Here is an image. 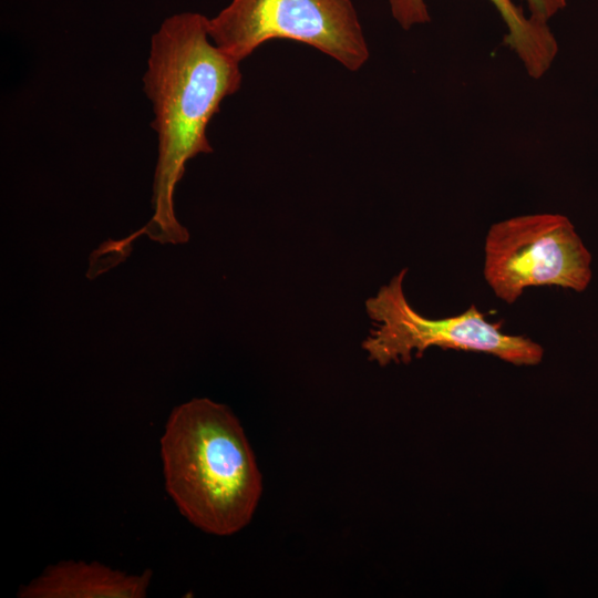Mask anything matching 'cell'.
Here are the masks:
<instances>
[{
    "instance_id": "3957f363",
    "label": "cell",
    "mask_w": 598,
    "mask_h": 598,
    "mask_svg": "<svg viewBox=\"0 0 598 598\" xmlns=\"http://www.w3.org/2000/svg\"><path fill=\"white\" fill-rule=\"evenodd\" d=\"M405 275L406 269L401 270L365 301L375 326L362 343L369 360L380 365L409 363L431 347L488 353L515 365H536L543 360L539 343L502 332L474 305L443 319L420 315L404 295Z\"/></svg>"
},
{
    "instance_id": "ba28073f",
    "label": "cell",
    "mask_w": 598,
    "mask_h": 598,
    "mask_svg": "<svg viewBox=\"0 0 598 598\" xmlns=\"http://www.w3.org/2000/svg\"><path fill=\"white\" fill-rule=\"evenodd\" d=\"M529 17L548 24V21L567 6V0H526Z\"/></svg>"
},
{
    "instance_id": "5b68a950",
    "label": "cell",
    "mask_w": 598,
    "mask_h": 598,
    "mask_svg": "<svg viewBox=\"0 0 598 598\" xmlns=\"http://www.w3.org/2000/svg\"><path fill=\"white\" fill-rule=\"evenodd\" d=\"M592 256L570 219L539 213L495 223L484 246V277L495 296L514 303L528 287L585 291Z\"/></svg>"
},
{
    "instance_id": "6da1fadb",
    "label": "cell",
    "mask_w": 598,
    "mask_h": 598,
    "mask_svg": "<svg viewBox=\"0 0 598 598\" xmlns=\"http://www.w3.org/2000/svg\"><path fill=\"white\" fill-rule=\"evenodd\" d=\"M239 62L208 34V18L196 12L171 16L153 34L144 91L153 104L152 127L158 137L152 219L120 240L107 239L103 251L115 262L130 256L132 243L145 234L159 244L189 239L174 213V190L185 164L213 152L206 130L225 97L241 85Z\"/></svg>"
},
{
    "instance_id": "277c9868",
    "label": "cell",
    "mask_w": 598,
    "mask_h": 598,
    "mask_svg": "<svg viewBox=\"0 0 598 598\" xmlns=\"http://www.w3.org/2000/svg\"><path fill=\"white\" fill-rule=\"evenodd\" d=\"M208 34L238 62L275 39L313 47L350 71L370 56L351 0H233L208 19Z\"/></svg>"
},
{
    "instance_id": "8992f818",
    "label": "cell",
    "mask_w": 598,
    "mask_h": 598,
    "mask_svg": "<svg viewBox=\"0 0 598 598\" xmlns=\"http://www.w3.org/2000/svg\"><path fill=\"white\" fill-rule=\"evenodd\" d=\"M152 570L128 575L97 561L63 560L18 590L19 598H144Z\"/></svg>"
},
{
    "instance_id": "52a82bcc",
    "label": "cell",
    "mask_w": 598,
    "mask_h": 598,
    "mask_svg": "<svg viewBox=\"0 0 598 598\" xmlns=\"http://www.w3.org/2000/svg\"><path fill=\"white\" fill-rule=\"evenodd\" d=\"M505 27L504 42L517 55L527 74L540 79L558 53V43L546 23H540L515 4L513 0H489ZM391 14L404 30L431 21L424 0H389Z\"/></svg>"
},
{
    "instance_id": "7a4b0ae2",
    "label": "cell",
    "mask_w": 598,
    "mask_h": 598,
    "mask_svg": "<svg viewBox=\"0 0 598 598\" xmlns=\"http://www.w3.org/2000/svg\"><path fill=\"white\" fill-rule=\"evenodd\" d=\"M165 489L195 527L229 536L251 520L262 476L233 411L195 398L171 412L161 437Z\"/></svg>"
}]
</instances>
